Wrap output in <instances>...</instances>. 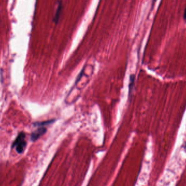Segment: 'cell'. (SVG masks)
Returning a JSON list of instances; mask_svg holds the SVG:
<instances>
[{"mask_svg":"<svg viewBox=\"0 0 186 186\" xmlns=\"http://www.w3.org/2000/svg\"><path fill=\"white\" fill-rule=\"evenodd\" d=\"M25 137L26 135L24 133H20L13 144L12 147H15L16 151L19 154L23 153L26 148V141L25 140Z\"/></svg>","mask_w":186,"mask_h":186,"instance_id":"6da1fadb","label":"cell"},{"mask_svg":"<svg viewBox=\"0 0 186 186\" xmlns=\"http://www.w3.org/2000/svg\"><path fill=\"white\" fill-rule=\"evenodd\" d=\"M46 132V129L44 127H40V128H38L31 134V140L35 141L43 135Z\"/></svg>","mask_w":186,"mask_h":186,"instance_id":"7a4b0ae2","label":"cell"},{"mask_svg":"<svg viewBox=\"0 0 186 186\" xmlns=\"http://www.w3.org/2000/svg\"><path fill=\"white\" fill-rule=\"evenodd\" d=\"M61 11H62V4H61V2H60V3L58 5V8L57 9L56 14H55L54 18V21L56 23H58V20L59 19Z\"/></svg>","mask_w":186,"mask_h":186,"instance_id":"3957f363","label":"cell"},{"mask_svg":"<svg viewBox=\"0 0 186 186\" xmlns=\"http://www.w3.org/2000/svg\"><path fill=\"white\" fill-rule=\"evenodd\" d=\"M134 79H135V76L134 75H131L130 79V84H129V93L130 94L132 91L133 87L134 86Z\"/></svg>","mask_w":186,"mask_h":186,"instance_id":"277c9868","label":"cell"},{"mask_svg":"<svg viewBox=\"0 0 186 186\" xmlns=\"http://www.w3.org/2000/svg\"><path fill=\"white\" fill-rule=\"evenodd\" d=\"M53 122H54V120L46 121H44V122H36L35 123H34V126H44V125L50 124Z\"/></svg>","mask_w":186,"mask_h":186,"instance_id":"5b68a950","label":"cell"},{"mask_svg":"<svg viewBox=\"0 0 186 186\" xmlns=\"http://www.w3.org/2000/svg\"><path fill=\"white\" fill-rule=\"evenodd\" d=\"M184 19H186V9H185V11H184Z\"/></svg>","mask_w":186,"mask_h":186,"instance_id":"8992f818","label":"cell"}]
</instances>
